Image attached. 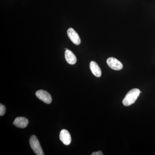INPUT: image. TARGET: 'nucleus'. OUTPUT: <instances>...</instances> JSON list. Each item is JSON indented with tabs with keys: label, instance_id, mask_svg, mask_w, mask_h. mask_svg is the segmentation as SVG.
I'll list each match as a JSON object with an SVG mask.
<instances>
[{
	"label": "nucleus",
	"instance_id": "5",
	"mask_svg": "<svg viewBox=\"0 0 155 155\" xmlns=\"http://www.w3.org/2000/svg\"><path fill=\"white\" fill-rule=\"evenodd\" d=\"M67 35L71 41L75 45H79L81 42V39L78 34L73 28H69L67 30Z\"/></svg>",
	"mask_w": 155,
	"mask_h": 155
},
{
	"label": "nucleus",
	"instance_id": "7",
	"mask_svg": "<svg viewBox=\"0 0 155 155\" xmlns=\"http://www.w3.org/2000/svg\"><path fill=\"white\" fill-rule=\"evenodd\" d=\"M28 123V119L23 117H17L15 119L13 122V124L16 127L21 128H25L27 127Z\"/></svg>",
	"mask_w": 155,
	"mask_h": 155
},
{
	"label": "nucleus",
	"instance_id": "8",
	"mask_svg": "<svg viewBox=\"0 0 155 155\" xmlns=\"http://www.w3.org/2000/svg\"><path fill=\"white\" fill-rule=\"evenodd\" d=\"M90 68L93 74L96 77H100L101 76V70L99 66L95 62L93 61L91 62L90 64Z\"/></svg>",
	"mask_w": 155,
	"mask_h": 155
},
{
	"label": "nucleus",
	"instance_id": "2",
	"mask_svg": "<svg viewBox=\"0 0 155 155\" xmlns=\"http://www.w3.org/2000/svg\"><path fill=\"white\" fill-rule=\"evenodd\" d=\"M29 143L31 149L35 153V154L44 155L39 142L35 135H32L31 137L29 140Z\"/></svg>",
	"mask_w": 155,
	"mask_h": 155
},
{
	"label": "nucleus",
	"instance_id": "1",
	"mask_svg": "<svg viewBox=\"0 0 155 155\" xmlns=\"http://www.w3.org/2000/svg\"><path fill=\"white\" fill-rule=\"evenodd\" d=\"M140 90L139 89L134 88L131 90L126 94L122 101L123 105L128 107L134 104L140 94Z\"/></svg>",
	"mask_w": 155,
	"mask_h": 155
},
{
	"label": "nucleus",
	"instance_id": "6",
	"mask_svg": "<svg viewBox=\"0 0 155 155\" xmlns=\"http://www.w3.org/2000/svg\"><path fill=\"white\" fill-rule=\"evenodd\" d=\"M60 139L61 141L66 145H69L72 141L71 135L68 130L63 129L60 134Z\"/></svg>",
	"mask_w": 155,
	"mask_h": 155
},
{
	"label": "nucleus",
	"instance_id": "9",
	"mask_svg": "<svg viewBox=\"0 0 155 155\" xmlns=\"http://www.w3.org/2000/svg\"><path fill=\"white\" fill-rule=\"evenodd\" d=\"M65 57L67 63L71 65H74L76 63L77 59L75 55L69 50H66L65 53Z\"/></svg>",
	"mask_w": 155,
	"mask_h": 155
},
{
	"label": "nucleus",
	"instance_id": "11",
	"mask_svg": "<svg viewBox=\"0 0 155 155\" xmlns=\"http://www.w3.org/2000/svg\"><path fill=\"white\" fill-rule=\"evenodd\" d=\"M92 155H103V153L101 151H99L93 153L91 154Z\"/></svg>",
	"mask_w": 155,
	"mask_h": 155
},
{
	"label": "nucleus",
	"instance_id": "4",
	"mask_svg": "<svg viewBox=\"0 0 155 155\" xmlns=\"http://www.w3.org/2000/svg\"><path fill=\"white\" fill-rule=\"evenodd\" d=\"M107 64L111 69L115 70H121L123 68V64L120 61L114 58H108L107 61Z\"/></svg>",
	"mask_w": 155,
	"mask_h": 155
},
{
	"label": "nucleus",
	"instance_id": "10",
	"mask_svg": "<svg viewBox=\"0 0 155 155\" xmlns=\"http://www.w3.org/2000/svg\"><path fill=\"white\" fill-rule=\"evenodd\" d=\"M5 107L3 104H0V116H3L5 114Z\"/></svg>",
	"mask_w": 155,
	"mask_h": 155
},
{
	"label": "nucleus",
	"instance_id": "3",
	"mask_svg": "<svg viewBox=\"0 0 155 155\" xmlns=\"http://www.w3.org/2000/svg\"><path fill=\"white\" fill-rule=\"evenodd\" d=\"M35 95L39 99L41 100L46 104H50L51 103V96L47 91L41 90L37 91Z\"/></svg>",
	"mask_w": 155,
	"mask_h": 155
}]
</instances>
